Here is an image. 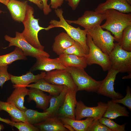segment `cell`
<instances>
[{"instance_id":"cell-31","label":"cell","mask_w":131,"mask_h":131,"mask_svg":"<svg viewBox=\"0 0 131 131\" xmlns=\"http://www.w3.org/2000/svg\"><path fill=\"white\" fill-rule=\"evenodd\" d=\"M63 53L86 57L87 56L81 44L75 41L73 45L64 51Z\"/></svg>"},{"instance_id":"cell-21","label":"cell","mask_w":131,"mask_h":131,"mask_svg":"<svg viewBox=\"0 0 131 131\" xmlns=\"http://www.w3.org/2000/svg\"><path fill=\"white\" fill-rule=\"evenodd\" d=\"M41 131H68L58 117L51 116L44 121L33 125Z\"/></svg>"},{"instance_id":"cell-40","label":"cell","mask_w":131,"mask_h":131,"mask_svg":"<svg viewBox=\"0 0 131 131\" xmlns=\"http://www.w3.org/2000/svg\"><path fill=\"white\" fill-rule=\"evenodd\" d=\"M36 4L41 10H43V5L41 0H27Z\"/></svg>"},{"instance_id":"cell-8","label":"cell","mask_w":131,"mask_h":131,"mask_svg":"<svg viewBox=\"0 0 131 131\" xmlns=\"http://www.w3.org/2000/svg\"><path fill=\"white\" fill-rule=\"evenodd\" d=\"M86 43L89 48V53L86 57L87 65H98L105 71L110 69L111 64L109 55L95 45L91 38L88 34L87 35Z\"/></svg>"},{"instance_id":"cell-22","label":"cell","mask_w":131,"mask_h":131,"mask_svg":"<svg viewBox=\"0 0 131 131\" xmlns=\"http://www.w3.org/2000/svg\"><path fill=\"white\" fill-rule=\"evenodd\" d=\"M106 104V109L102 117L112 120L120 116H130L129 112L125 106H122L112 100L108 101Z\"/></svg>"},{"instance_id":"cell-13","label":"cell","mask_w":131,"mask_h":131,"mask_svg":"<svg viewBox=\"0 0 131 131\" xmlns=\"http://www.w3.org/2000/svg\"><path fill=\"white\" fill-rule=\"evenodd\" d=\"M77 90L68 88L66 91L63 104L56 115L75 119V109L77 101L76 98Z\"/></svg>"},{"instance_id":"cell-33","label":"cell","mask_w":131,"mask_h":131,"mask_svg":"<svg viewBox=\"0 0 131 131\" xmlns=\"http://www.w3.org/2000/svg\"><path fill=\"white\" fill-rule=\"evenodd\" d=\"M9 125L17 128L19 131H38V129L27 122H15L12 121Z\"/></svg>"},{"instance_id":"cell-30","label":"cell","mask_w":131,"mask_h":131,"mask_svg":"<svg viewBox=\"0 0 131 131\" xmlns=\"http://www.w3.org/2000/svg\"><path fill=\"white\" fill-rule=\"evenodd\" d=\"M118 43L124 50L131 51V25L123 30L122 39Z\"/></svg>"},{"instance_id":"cell-19","label":"cell","mask_w":131,"mask_h":131,"mask_svg":"<svg viewBox=\"0 0 131 131\" xmlns=\"http://www.w3.org/2000/svg\"><path fill=\"white\" fill-rule=\"evenodd\" d=\"M46 72L44 71L36 75H34L29 71L26 74L20 76H14L11 74L10 80L14 84L13 87L18 86H26L30 83H35L41 79L44 78Z\"/></svg>"},{"instance_id":"cell-23","label":"cell","mask_w":131,"mask_h":131,"mask_svg":"<svg viewBox=\"0 0 131 131\" xmlns=\"http://www.w3.org/2000/svg\"><path fill=\"white\" fill-rule=\"evenodd\" d=\"M58 57L66 68L74 67L85 68L87 66L86 57L63 53Z\"/></svg>"},{"instance_id":"cell-29","label":"cell","mask_w":131,"mask_h":131,"mask_svg":"<svg viewBox=\"0 0 131 131\" xmlns=\"http://www.w3.org/2000/svg\"><path fill=\"white\" fill-rule=\"evenodd\" d=\"M24 113L27 122L33 125L41 123L52 116L48 112H40L31 109H27Z\"/></svg>"},{"instance_id":"cell-14","label":"cell","mask_w":131,"mask_h":131,"mask_svg":"<svg viewBox=\"0 0 131 131\" xmlns=\"http://www.w3.org/2000/svg\"><path fill=\"white\" fill-rule=\"evenodd\" d=\"M49 57L40 56L36 57V62L30 71L39 70L47 72L56 69H66L58 57L53 59Z\"/></svg>"},{"instance_id":"cell-12","label":"cell","mask_w":131,"mask_h":131,"mask_svg":"<svg viewBox=\"0 0 131 131\" xmlns=\"http://www.w3.org/2000/svg\"><path fill=\"white\" fill-rule=\"evenodd\" d=\"M106 18L105 13H101L95 11L86 10L77 20H66L69 24H73L77 25L85 29H87L97 25H100L102 21L105 20Z\"/></svg>"},{"instance_id":"cell-11","label":"cell","mask_w":131,"mask_h":131,"mask_svg":"<svg viewBox=\"0 0 131 131\" xmlns=\"http://www.w3.org/2000/svg\"><path fill=\"white\" fill-rule=\"evenodd\" d=\"M119 73L118 71L111 67L108 70L106 77L102 81L101 85L96 92L98 95L109 98L112 100L123 98V96L119 92H115L114 88L116 76Z\"/></svg>"},{"instance_id":"cell-20","label":"cell","mask_w":131,"mask_h":131,"mask_svg":"<svg viewBox=\"0 0 131 131\" xmlns=\"http://www.w3.org/2000/svg\"><path fill=\"white\" fill-rule=\"evenodd\" d=\"M75 41L66 33L61 32L57 35L52 45L53 51L59 56L72 46Z\"/></svg>"},{"instance_id":"cell-4","label":"cell","mask_w":131,"mask_h":131,"mask_svg":"<svg viewBox=\"0 0 131 131\" xmlns=\"http://www.w3.org/2000/svg\"><path fill=\"white\" fill-rule=\"evenodd\" d=\"M83 68L67 67L66 69L71 74L77 87V91L85 90L90 92H96L102 81H97L89 75Z\"/></svg>"},{"instance_id":"cell-42","label":"cell","mask_w":131,"mask_h":131,"mask_svg":"<svg viewBox=\"0 0 131 131\" xmlns=\"http://www.w3.org/2000/svg\"><path fill=\"white\" fill-rule=\"evenodd\" d=\"M64 127L67 129L69 131H75L74 129L70 125L68 124H64Z\"/></svg>"},{"instance_id":"cell-32","label":"cell","mask_w":131,"mask_h":131,"mask_svg":"<svg viewBox=\"0 0 131 131\" xmlns=\"http://www.w3.org/2000/svg\"><path fill=\"white\" fill-rule=\"evenodd\" d=\"M101 123L105 125L111 131H125V126L126 124L125 123L122 125L119 124L109 118L102 117L98 120Z\"/></svg>"},{"instance_id":"cell-44","label":"cell","mask_w":131,"mask_h":131,"mask_svg":"<svg viewBox=\"0 0 131 131\" xmlns=\"http://www.w3.org/2000/svg\"><path fill=\"white\" fill-rule=\"evenodd\" d=\"M131 78V74H128V75L126 76H125L123 77L122 79H130Z\"/></svg>"},{"instance_id":"cell-43","label":"cell","mask_w":131,"mask_h":131,"mask_svg":"<svg viewBox=\"0 0 131 131\" xmlns=\"http://www.w3.org/2000/svg\"><path fill=\"white\" fill-rule=\"evenodd\" d=\"M9 1V0H0V3L6 6ZM0 13L1 11L0 10Z\"/></svg>"},{"instance_id":"cell-2","label":"cell","mask_w":131,"mask_h":131,"mask_svg":"<svg viewBox=\"0 0 131 131\" xmlns=\"http://www.w3.org/2000/svg\"><path fill=\"white\" fill-rule=\"evenodd\" d=\"M56 15L59 20H51L50 25L46 28L45 30L48 31L55 27H61L63 28L75 41L79 43L83 48L87 54L89 52V48L86 43L87 32L86 30H82L79 27L75 28L69 24L64 18L63 11L61 8L55 9Z\"/></svg>"},{"instance_id":"cell-28","label":"cell","mask_w":131,"mask_h":131,"mask_svg":"<svg viewBox=\"0 0 131 131\" xmlns=\"http://www.w3.org/2000/svg\"><path fill=\"white\" fill-rule=\"evenodd\" d=\"M27 57L22 50L16 47L14 50L9 53L0 56V66L8 65L19 60H26Z\"/></svg>"},{"instance_id":"cell-16","label":"cell","mask_w":131,"mask_h":131,"mask_svg":"<svg viewBox=\"0 0 131 131\" xmlns=\"http://www.w3.org/2000/svg\"><path fill=\"white\" fill-rule=\"evenodd\" d=\"M28 5L27 1L9 0L6 6L12 18L16 21L22 22L25 17Z\"/></svg>"},{"instance_id":"cell-10","label":"cell","mask_w":131,"mask_h":131,"mask_svg":"<svg viewBox=\"0 0 131 131\" xmlns=\"http://www.w3.org/2000/svg\"><path fill=\"white\" fill-rule=\"evenodd\" d=\"M43 79L50 83L66 86L72 90L77 91L71 74L66 69H56L47 72Z\"/></svg>"},{"instance_id":"cell-9","label":"cell","mask_w":131,"mask_h":131,"mask_svg":"<svg viewBox=\"0 0 131 131\" xmlns=\"http://www.w3.org/2000/svg\"><path fill=\"white\" fill-rule=\"evenodd\" d=\"M94 107L86 106L81 101H77L75 109V120H81L85 117H92L98 120L102 117L107 107L106 103L100 102Z\"/></svg>"},{"instance_id":"cell-45","label":"cell","mask_w":131,"mask_h":131,"mask_svg":"<svg viewBox=\"0 0 131 131\" xmlns=\"http://www.w3.org/2000/svg\"><path fill=\"white\" fill-rule=\"evenodd\" d=\"M4 128L3 125L0 124V131L3 130L4 129Z\"/></svg>"},{"instance_id":"cell-18","label":"cell","mask_w":131,"mask_h":131,"mask_svg":"<svg viewBox=\"0 0 131 131\" xmlns=\"http://www.w3.org/2000/svg\"><path fill=\"white\" fill-rule=\"evenodd\" d=\"M15 89L8 98L7 102H10L24 112L27 109L24 106L25 97L28 94L29 89L24 86L15 87Z\"/></svg>"},{"instance_id":"cell-6","label":"cell","mask_w":131,"mask_h":131,"mask_svg":"<svg viewBox=\"0 0 131 131\" xmlns=\"http://www.w3.org/2000/svg\"><path fill=\"white\" fill-rule=\"evenodd\" d=\"M86 30L87 34L90 36L95 45L109 55L115 45V38L110 32L104 30L100 25Z\"/></svg>"},{"instance_id":"cell-26","label":"cell","mask_w":131,"mask_h":131,"mask_svg":"<svg viewBox=\"0 0 131 131\" xmlns=\"http://www.w3.org/2000/svg\"><path fill=\"white\" fill-rule=\"evenodd\" d=\"M58 117V116H57ZM63 123L71 125L76 131H87L94 119L88 117L84 120H77L64 117H58Z\"/></svg>"},{"instance_id":"cell-34","label":"cell","mask_w":131,"mask_h":131,"mask_svg":"<svg viewBox=\"0 0 131 131\" xmlns=\"http://www.w3.org/2000/svg\"><path fill=\"white\" fill-rule=\"evenodd\" d=\"M126 94L123 98L119 99L112 100L114 102L123 104L131 110V89L128 86L126 89Z\"/></svg>"},{"instance_id":"cell-38","label":"cell","mask_w":131,"mask_h":131,"mask_svg":"<svg viewBox=\"0 0 131 131\" xmlns=\"http://www.w3.org/2000/svg\"><path fill=\"white\" fill-rule=\"evenodd\" d=\"M41 0L43 5V10L44 14L46 15H48L51 11L50 5L48 4V1L49 0Z\"/></svg>"},{"instance_id":"cell-1","label":"cell","mask_w":131,"mask_h":131,"mask_svg":"<svg viewBox=\"0 0 131 131\" xmlns=\"http://www.w3.org/2000/svg\"><path fill=\"white\" fill-rule=\"evenodd\" d=\"M105 13L106 21L100 26L111 32L114 35L115 41L118 42L122 39L123 30L131 25V14L122 13L113 9L107 10Z\"/></svg>"},{"instance_id":"cell-5","label":"cell","mask_w":131,"mask_h":131,"mask_svg":"<svg viewBox=\"0 0 131 131\" xmlns=\"http://www.w3.org/2000/svg\"><path fill=\"white\" fill-rule=\"evenodd\" d=\"M109 56L111 68L119 73L131 74V51L124 50L117 42Z\"/></svg>"},{"instance_id":"cell-46","label":"cell","mask_w":131,"mask_h":131,"mask_svg":"<svg viewBox=\"0 0 131 131\" xmlns=\"http://www.w3.org/2000/svg\"><path fill=\"white\" fill-rule=\"evenodd\" d=\"M130 4L131 5V0H125Z\"/></svg>"},{"instance_id":"cell-17","label":"cell","mask_w":131,"mask_h":131,"mask_svg":"<svg viewBox=\"0 0 131 131\" xmlns=\"http://www.w3.org/2000/svg\"><path fill=\"white\" fill-rule=\"evenodd\" d=\"M29 90L28 102L34 101L36 104V107L43 110V111L49 107L50 95H48L41 90L35 88L30 87Z\"/></svg>"},{"instance_id":"cell-24","label":"cell","mask_w":131,"mask_h":131,"mask_svg":"<svg viewBox=\"0 0 131 131\" xmlns=\"http://www.w3.org/2000/svg\"><path fill=\"white\" fill-rule=\"evenodd\" d=\"M3 110L11 117L12 121L15 122H27L24 112L20 110L13 104L0 100V112Z\"/></svg>"},{"instance_id":"cell-39","label":"cell","mask_w":131,"mask_h":131,"mask_svg":"<svg viewBox=\"0 0 131 131\" xmlns=\"http://www.w3.org/2000/svg\"><path fill=\"white\" fill-rule=\"evenodd\" d=\"M67 2L68 5L73 10H75L78 7L81 0H64Z\"/></svg>"},{"instance_id":"cell-7","label":"cell","mask_w":131,"mask_h":131,"mask_svg":"<svg viewBox=\"0 0 131 131\" xmlns=\"http://www.w3.org/2000/svg\"><path fill=\"white\" fill-rule=\"evenodd\" d=\"M4 39L9 43L6 48L14 46L17 47L22 50L26 57L29 56L35 58L40 56L50 57V55L47 52L36 48L29 43L26 40L22 33L16 32L15 37L6 35Z\"/></svg>"},{"instance_id":"cell-25","label":"cell","mask_w":131,"mask_h":131,"mask_svg":"<svg viewBox=\"0 0 131 131\" xmlns=\"http://www.w3.org/2000/svg\"><path fill=\"white\" fill-rule=\"evenodd\" d=\"M65 86L50 83L46 81L43 78L34 83L27 85L26 87L39 89L43 91L48 93L51 95H58L62 91Z\"/></svg>"},{"instance_id":"cell-36","label":"cell","mask_w":131,"mask_h":131,"mask_svg":"<svg viewBox=\"0 0 131 131\" xmlns=\"http://www.w3.org/2000/svg\"><path fill=\"white\" fill-rule=\"evenodd\" d=\"M8 66H0V87L2 88L5 82L10 80L11 74L7 71Z\"/></svg>"},{"instance_id":"cell-41","label":"cell","mask_w":131,"mask_h":131,"mask_svg":"<svg viewBox=\"0 0 131 131\" xmlns=\"http://www.w3.org/2000/svg\"><path fill=\"white\" fill-rule=\"evenodd\" d=\"M0 121L3 122L9 125L10 123L12 121L9 119L3 118L0 117Z\"/></svg>"},{"instance_id":"cell-3","label":"cell","mask_w":131,"mask_h":131,"mask_svg":"<svg viewBox=\"0 0 131 131\" xmlns=\"http://www.w3.org/2000/svg\"><path fill=\"white\" fill-rule=\"evenodd\" d=\"M33 8L28 5L25 18L22 22L24 29L22 33L26 40L35 48L44 50V47L41 45L38 37L39 32L46 28L40 26L38 21L39 19H36L33 15Z\"/></svg>"},{"instance_id":"cell-35","label":"cell","mask_w":131,"mask_h":131,"mask_svg":"<svg viewBox=\"0 0 131 131\" xmlns=\"http://www.w3.org/2000/svg\"><path fill=\"white\" fill-rule=\"evenodd\" d=\"M87 131H111L107 127L101 123L98 120H94Z\"/></svg>"},{"instance_id":"cell-27","label":"cell","mask_w":131,"mask_h":131,"mask_svg":"<svg viewBox=\"0 0 131 131\" xmlns=\"http://www.w3.org/2000/svg\"><path fill=\"white\" fill-rule=\"evenodd\" d=\"M68 87L65 86L61 92L58 95H51L49 107L43 112H48L52 116H55L63 104Z\"/></svg>"},{"instance_id":"cell-37","label":"cell","mask_w":131,"mask_h":131,"mask_svg":"<svg viewBox=\"0 0 131 131\" xmlns=\"http://www.w3.org/2000/svg\"><path fill=\"white\" fill-rule=\"evenodd\" d=\"M64 1V0H51L49 5L51 8L57 9L62 5Z\"/></svg>"},{"instance_id":"cell-15","label":"cell","mask_w":131,"mask_h":131,"mask_svg":"<svg viewBox=\"0 0 131 131\" xmlns=\"http://www.w3.org/2000/svg\"><path fill=\"white\" fill-rule=\"evenodd\" d=\"M113 9L126 14L131 13V6L125 0H106L100 3L94 11L101 13H104L107 10Z\"/></svg>"}]
</instances>
